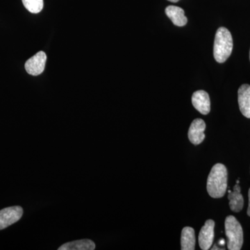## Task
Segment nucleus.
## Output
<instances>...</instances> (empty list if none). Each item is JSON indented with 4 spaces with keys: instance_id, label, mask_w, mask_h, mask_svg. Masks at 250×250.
Wrapping results in <instances>:
<instances>
[{
    "instance_id": "nucleus-5",
    "label": "nucleus",
    "mask_w": 250,
    "mask_h": 250,
    "mask_svg": "<svg viewBox=\"0 0 250 250\" xmlns=\"http://www.w3.org/2000/svg\"><path fill=\"white\" fill-rule=\"evenodd\" d=\"M47 56L45 52L41 51L27 60L24 65L26 71L33 76H38L45 70Z\"/></svg>"
},
{
    "instance_id": "nucleus-15",
    "label": "nucleus",
    "mask_w": 250,
    "mask_h": 250,
    "mask_svg": "<svg viewBox=\"0 0 250 250\" xmlns=\"http://www.w3.org/2000/svg\"><path fill=\"white\" fill-rule=\"evenodd\" d=\"M248 197H249V205H248V215L250 217V188L248 192Z\"/></svg>"
},
{
    "instance_id": "nucleus-13",
    "label": "nucleus",
    "mask_w": 250,
    "mask_h": 250,
    "mask_svg": "<svg viewBox=\"0 0 250 250\" xmlns=\"http://www.w3.org/2000/svg\"><path fill=\"white\" fill-rule=\"evenodd\" d=\"M95 249V243L91 240L82 239L69 242L59 248V250H93Z\"/></svg>"
},
{
    "instance_id": "nucleus-9",
    "label": "nucleus",
    "mask_w": 250,
    "mask_h": 250,
    "mask_svg": "<svg viewBox=\"0 0 250 250\" xmlns=\"http://www.w3.org/2000/svg\"><path fill=\"white\" fill-rule=\"evenodd\" d=\"M238 104L242 114L250 118V85L243 84L238 89Z\"/></svg>"
},
{
    "instance_id": "nucleus-17",
    "label": "nucleus",
    "mask_w": 250,
    "mask_h": 250,
    "mask_svg": "<svg viewBox=\"0 0 250 250\" xmlns=\"http://www.w3.org/2000/svg\"><path fill=\"white\" fill-rule=\"evenodd\" d=\"M168 1H172V2H177L179 0H168Z\"/></svg>"
},
{
    "instance_id": "nucleus-12",
    "label": "nucleus",
    "mask_w": 250,
    "mask_h": 250,
    "mask_svg": "<svg viewBox=\"0 0 250 250\" xmlns=\"http://www.w3.org/2000/svg\"><path fill=\"white\" fill-rule=\"evenodd\" d=\"M181 249L182 250H194L195 249V230L190 227H186L182 231L181 237Z\"/></svg>"
},
{
    "instance_id": "nucleus-11",
    "label": "nucleus",
    "mask_w": 250,
    "mask_h": 250,
    "mask_svg": "<svg viewBox=\"0 0 250 250\" xmlns=\"http://www.w3.org/2000/svg\"><path fill=\"white\" fill-rule=\"evenodd\" d=\"M166 14L170 18L174 25L183 27L187 24V18L184 14V9L175 6H168L166 9Z\"/></svg>"
},
{
    "instance_id": "nucleus-3",
    "label": "nucleus",
    "mask_w": 250,
    "mask_h": 250,
    "mask_svg": "<svg viewBox=\"0 0 250 250\" xmlns=\"http://www.w3.org/2000/svg\"><path fill=\"white\" fill-rule=\"evenodd\" d=\"M225 227L228 237V250H241L243 244V231L241 224L234 216L229 215L225 219Z\"/></svg>"
},
{
    "instance_id": "nucleus-16",
    "label": "nucleus",
    "mask_w": 250,
    "mask_h": 250,
    "mask_svg": "<svg viewBox=\"0 0 250 250\" xmlns=\"http://www.w3.org/2000/svg\"><path fill=\"white\" fill-rule=\"evenodd\" d=\"M225 241L224 239H220V241L218 242V246H220L221 248H223V246H224V245H225ZM218 246V245H217Z\"/></svg>"
},
{
    "instance_id": "nucleus-14",
    "label": "nucleus",
    "mask_w": 250,
    "mask_h": 250,
    "mask_svg": "<svg viewBox=\"0 0 250 250\" xmlns=\"http://www.w3.org/2000/svg\"><path fill=\"white\" fill-rule=\"evenodd\" d=\"M24 7L32 14H39L43 8V0H22Z\"/></svg>"
},
{
    "instance_id": "nucleus-2",
    "label": "nucleus",
    "mask_w": 250,
    "mask_h": 250,
    "mask_svg": "<svg viewBox=\"0 0 250 250\" xmlns=\"http://www.w3.org/2000/svg\"><path fill=\"white\" fill-rule=\"evenodd\" d=\"M233 49V39L231 33L225 27L219 28L215 34L213 56L217 62H226Z\"/></svg>"
},
{
    "instance_id": "nucleus-1",
    "label": "nucleus",
    "mask_w": 250,
    "mask_h": 250,
    "mask_svg": "<svg viewBox=\"0 0 250 250\" xmlns=\"http://www.w3.org/2000/svg\"><path fill=\"white\" fill-rule=\"evenodd\" d=\"M228 173L223 164L213 166L207 179V188L208 195L213 198H221L228 189Z\"/></svg>"
},
{
    "instance_id": "nucleus-10",
    "label": "nucleus",
    "mask_w": 250,
    "mask_h": 250,
    "mask_svg": "<svg viewBox=\"0 0 250 250\" xmlns=\"http://www.w3.org/2000/svg\"><path fill=\"white\" fill-rule=\"evenodd\" d=\"M241 187L236 184L233 187V191L229 190L228 199L229 200V207L233 212L241 211L244 206V199L241 192Z\"/></svg>"
},
{
    "instance_id": "nucleus-4",
    "label": "nucleus",
    "mask_w": 250,
    "mask_h": 250,
    "mask_svg": "<svg viewBox=\"0 0 250 250\" xmlns=\"http://www.w3.org/2000/svg\"><path fill=\"white\" fill-rule=\"evenodd\" d=\"M22 208L19 206L8 207L0 210V230L16 223L22 218Z\"/></svg>"
},
{
    "instance_id": "nucleus-8",
    "label": "nucleus",
    "mask_w": 250,
    "mask_h": 250,
    "mask_svg": "<svg viewBox=\"0 0 250 250\" xmlns=\"http://www.w3.org/2000/svg\"><path fill=\"white\" fill-rule=\"evenodd\" d=\"M192 104L195 109L202 115H207L210 111L209 95L205 90H197L193 93Z\"/></svg>"
},
{
    "instance_id": "nucleus-7",
    "label": "nucleus",
    "mask_w": 250,
    "mask_h": 250,
    "mask_svg": "<svg viewBox=\"0 0 250 250\" xmlns=\"http://www.w3.org/2000/svg\"><path fill=\"white\" fill-rule=\"evenodd\" d=\"M206 123L200 118L194 120L188 130V139L195 146L200 144L205 139Z\"/></svg>"
},
{
    "instance_id": "nucleus-6",
    "label": "nucleus",
    "mask_w": 250,
    "mask_h": 250,
    "mask_svg": "<svg viewBox=\"0 0 250 250\" xmlns=\"http://www.w3.org/2000/svg\"><path fill=\"white\" fill-rule=\"evenodd\" d=\"M215 222L213 220L206 221L199 234V245L203 250H208L211 248L214 238Z\"/></svg>"
}]
</instances>
